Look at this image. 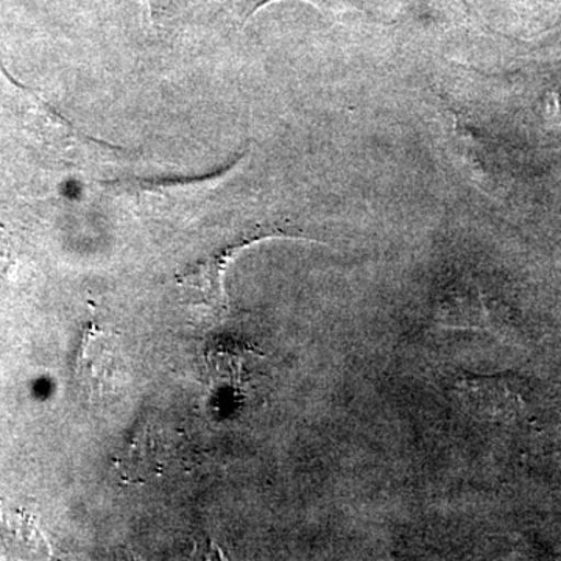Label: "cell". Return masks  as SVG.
Returning <instances> with one entry per match:
<instances>
[{
	"label": "cell",
	"mask_w": 561,
	"mask_h": 561,
	"mask_svg": "<svg viewBox=\"0 0 561 561\" xmlns=\"http://www.w3.org/2000/svg\"><path fill=\"white\" fill-rule=\"evenodd\" d=\"M457 391L472 415L486 420H511L529 405L530 387L515 373L493 376H463Z\"/></svg>",
	"instance_id": "obj_1"
},
{
	"label": "cell",
	"mask_w": 561,
	"mask_h": 561,
	"mask_svg": "<svg viewBox=\"0 0 561 561\" xmlns=\"http://www.w3.org/2000/svg\"><path fill=\"white\" fill-rule=\"evenodd\" d=\"M77 376L90 397H105L124 376V357L111 334L92 324L84 332L77 360Z\"/></svg>",
	"instance_id": "obj_2"
},
{
	"label": "cell",
	"mask_w": 561,
	"mask_h": 561,
	"mask_svg": "<svg viewBox=\"0 0 561 561\" xmlns=\"http://www.w3.org/2000/svg\"><path fill=\"white\" fill-rule=\"evenodd\" d=\"M241 249L227 251L224 256L210 260L201 267L195 268L184 276H180L179 283L184 290L194 295L197 305L206 306L210 312L221 313L227 311V295L224 289V275L228 261Z\"/></svg>",
	"instance_id": "obj_3"
},
{
	"label": "cell",
	"mask_w": 561,
	"mask_h": 561,
	"mask_svg": "<svg viewBox=\"0 0 561 561\" xmlns=\"http://www.w3.org/2000/svg\"><path fill=\"white\" fill-rule=\"evenodd\" d=\"M500 316H494L493 306L478 295L453 294L448 295L438 306L437 320L445 327L490 328L500 324Z\"/></svg>",
	"instance_id": "obj_4"
},
{
	"label": "cell",
	"mask_w": 561,
	"mask_h": 561,
	"mask_svg": "<svg viewBox=\"0 0 561 561\" xmlns=\"http://www.w3.org/2000/svg\"><path fill=\"white\" fill-rule=\"evenodd\" d=\"M24 250V236L20 225L11 216L9 206L0 202V287L10 280L16 271L18 262Z\"/></svg>",
	"instance_id": "obj_5"
},
{
	"label": "cell",
	"mask_w": 561,
	"mask_h": 561,
	"mask_svg": "<svg viewBox=\"0 0 561 561\" xmlns=\"http://www.w3.org/2000/svg\"><path fill=\"white\" fill-rule=\"evenodd\" d=\"M144 9H146V13L151 16V0H142Z\"/></svg>",
	"instance_id": "obj_6"
}]
</instances>
